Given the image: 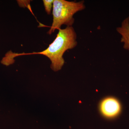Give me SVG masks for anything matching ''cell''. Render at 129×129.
Masks as SVG:
<instances>
[{"label":"cell","instance_id":"obj_1","mask_svg":"<svg viewBox=\"0 0 129 129\" xmlns=\"http://www.w3.org/2000/svg\"><path fill=\"white\" fill-rule=\"evenodd\" d=\"M55 39L45 50L39 52L18 54V56L27 55H41L50 60L51 67L55 72L61 69L64 63L63 55L66 51L73 49L78 45L77 34L73 26L58 30Z\"/></svg>","mask_w":129,"mask_h":129},{"label":"cell","instance_id":"obj_2","mask_svg":"<svg viewBox=\"0 0 129 129\" xmlns=\"http://www.w3.org/2000/svg\"><path fill=\"white\" fill-rule=\"evenodd\" d=\"M85 8L84 1L76 2L54 0L52 11L53 21L48 34L51 35L56 30L61 29L62 25L73 26L75 22L74 14L83 11Z\"/></svg>","mask_w":129,"mask_h":129},{"label":"cell","instance_id":"obj_4","mask_svg":"<svg viewBox=\"0 0 129 129\" xmlns=\"http://www.w3.org/2000/svg\"><path fill=\"white\" fill-rule=\"evenodd\" d=\"M116 30L121 36L120 42L123 44V48L129 51V16L123 20Z\"/></svg>","mask_w":129,"mask_h":129},{"label":"cell","instance_id":"obj_3","mask_svg":"<svg viewBox=\"0 0 129 129\" xmlns=\"http://www.w3.org/2000/svg\"><path fill=\"white\" fill-rule=\"evenodd\" d=\"M99 111L102 115L107 118L117 117L120 112V103L115 98L107 97L103 99L99 106Z\"/></svg>","mask_w":129,"mask_h":129},{"label":"cell","instance_id":"obj_5","mask_svg":"<svg viewBox=\"0 0 129 129\" xmlns=\"http://www.w3.org/2000/svg\"><path fill=\"white\" fill-rule=\"evenodd\" d=\"M54 0H43L44 8L46 13L50 14L52 11Z\"/></svg>","mask_w":129,"mask_h":129}]
</instances>
